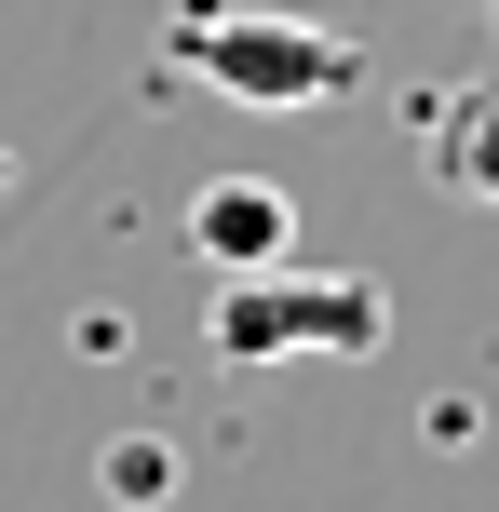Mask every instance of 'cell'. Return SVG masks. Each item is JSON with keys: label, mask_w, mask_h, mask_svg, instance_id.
Segmentation results:
<instances>
[{"label": "cell", "mask_w": 499, "mask_h": 512, "mask_svg": "<svg viewBox=\"0 0 499 512\" xmlns=\"http://www.w3.org/2000/svg\"><path fill=\"white\" fill-rule=\"evenodd\" d=\"M378 283H351V270H243V283H216V351L230 364H284V351H378Z\"/></svg>", "instance_id": "obj_2"}, {"label": "cell", "mask_w": 499, "mask_h": 512, "mask_svg": "<svg viewBox=\"0 0 499 512\" xmlns=\"http://www.w3.org/2000/svg\"><path fill=\"white\" fill-rule=\"evenodd\" d=\"M108 486H122V499H162V445H149V432H135V445H122V459H108Z\"/></svg>", "instance_id": "obj_5"}, {"label": "cell", "mask_w": 499, "mask_h": 512, "mask_svg": "<svg viewBox=\"0 0 499 512\" xmlns=\"http://www.w3.org/2000/svg\"><path fill=\"white\" fill-rule=\"evenodd\" d=\"M432 176H446L459 203H499V81L432 95Z\"/></svg>", "instance_id": "obj_4"}, {"label": "cell", "mask_w": 499, "mask_h": 512, "mask_svg": "<svg viewBox=\"0 0 499 512\" xmlns=\"http://www.w3.org/2000/svg\"><path fill=\"white\" fill-rule=\"evenodd\" d=\"M189 243H203V270H216V283L284 270V256H297V203H284L270 176H216L203 203H189Z\"/></svg>", "instance_id": "obj_3"}, {"label": "cell", "mask_w": 499, "mask_h": 512, "mask_svg": "<svg viewBox=\"0 0 499 512\" xmlns=\"http://www.w3.org/2000/svg\"><path fill=\"white\" fill-rule=\"evenodd\" d=\"M162 54H176L189 81H216L230 108H351V95L378 81L351 27H311V14H243V0H189V14L162 27Z\"/></svg>", "instance_id": "obj_1"}]
</instances>
